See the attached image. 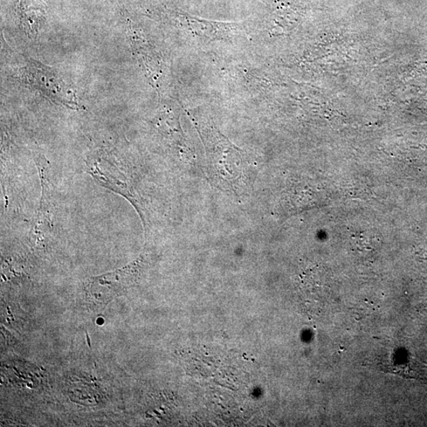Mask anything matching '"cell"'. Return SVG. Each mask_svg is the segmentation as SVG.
<instances>
[{"label": "cell", "instance_id": "5", "mask_svg": "<svg viewBox=\"0 0 427 427\" xmlns=\"http://www.w3.org/2000/svg\"><path fill=\"white\" fill-rule=\"evenodd\" d=\"M17 11L21 29L29 38H35L46 16L44 3L41 0H19Z\"/></svg>", "mask_w": 427, "mask_h": 427}, {"label": "cell", "instance_id": "4", "mask_svg": "<svg viewBox=\"0 0 427 427\" xmlns=\"http://www.w3.org/2000/svg\"><path fill=\"white\" fill-rule=\"evenodd\" d=\"M37 164L41 178L43 195H41L36 221L30 233V242L34 246L41 248L47 243L48 236L50 234L52 226L50 213V190L48 177L45 176L48 172L46 163L40 160Z\"/></svg>", "mask_w": 427, "mask_h": 427}, {"label": "cell", "instance_id": "2", "mask_svg": "<svg viewBox=\"0 0 427 427\" xmlns=\"http://www.w3.org/2000/svg\"><path fill=\"white\" fill-rule=\"evenodd\" d=\"M15 77L22 84L38 89L53 101L72 109L81 108L72 89L50 68L36 61H29L24 66L16 68Z\"/></svg>", "mask_w": 427, "mask_h": 427}, {"label": "cell", "instance_id": "1", "mask_svg": "<svg viewBox=\"0 0 427 427\" xmlns=\"http://www.w3.org/2000/svg\"><path fill=\"white\" fill-rule=\"evenodd\" d=\"M209 139V171L219 188L239 196L250 184V170L240 151L221 135L213 133Z\"/></svg>", "mask_w": 427, "mask_h": 427}, {"label": "cell", "instance_id": "3", "mask_svg": "<svg viewBox=\"0 0 427 427\" xmlns=\"http://www.w3.org/2000/svg\"><path fill=\"white\" fill-rule=\"evenodd\" d=\"M142 265L140 259L120 270L92 279L87 286V297L97 305L107 303L134 284Z\"/></svg>", "mask_w": 427, "mask_h": 427}]
</instances>
